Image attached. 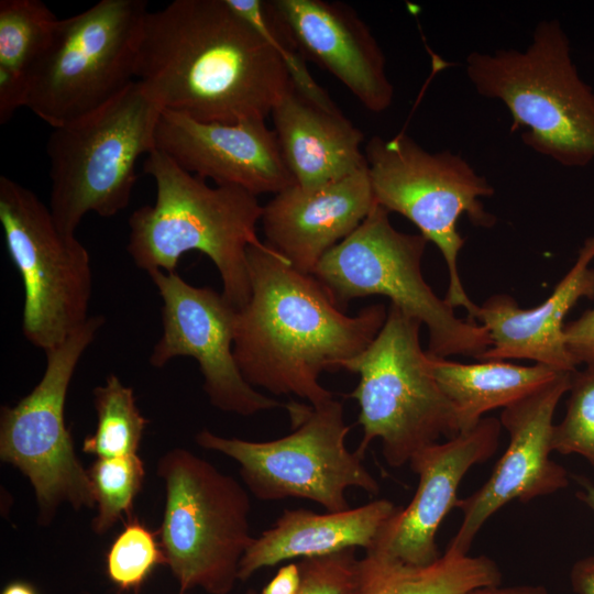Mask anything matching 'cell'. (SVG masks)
<instances>
[{
  "label": "cell",
  "mask_w": 594,
  "mask_h": 594,
  "mask_svg": "<svg viewBox=\"0 0 594 594\" xmlns=\"http://www.w3.org/2000/svg\"><path fill=\"white\" fill-rule=\"evenodd\" d=\"M388 216L375 204L362 223L324 254L312 275L340 308L355 298L388 297L427 327L429 355L480 360L492 344L487 330L458 318L454 308L433 293L421 272L427 239L396 230Z\"/></svg>",
  "instance_id": "6"
},
{
  "label": "cell",
  "mask_w": 594,
  "mask_h": 594,
  "mask_svg": "<svg viewBox=\"0 0 594 594\" xmlns=\"http://www.w3.org/2000/svg\"><path fill=\"white\" fill-rule=\"evenodd\" d=\"M594 235L585 240L573 266L540 305L522 309L509 295H494L479 306L480 321L491 338L479 361L527 359L559 372H576L568 350L564 318L581 298H594Z\"/></svg>",
  "instance_id": "20"
},
{
  "label": "cell",
  "mask_w": 594,
  "mask_h": 594,
  "mask_svg": "<svg viewBox=\"0 0 594 594\" xmlns=\"http://www.w3.org/2000/svg\"><path fill=\"white\" fill-rule=\"evenodd\" d=\"M229 7L248 21L274 48L285 65L294 88L318 106L340 110L328 92L317 84L285 31L268 11L265 1L226 0Z\"/></svg>",
  "instance_id": "28"
},
{
  "label": "cell",
  "mask_w": 594,
  "mask_h": 594,
  "mask_svg": "<svg viewBox=\"0 0 594 594\" xmlns=\"http://www.w3.org/2000/svg\"><path fill=\"white\" fill-rule=\"evenodd\" d=\"M162 111L134 80L100 108L53 129L50 210L63 232L75 234L89 212L111 218L129 206L138 160L156 148Z\"/></svg>",
  "instance_id": "5"
},
{
  "label": "cell",
  "mask_w": 594,
  "mask_h": 594,
  "mask_svg": "<svg viewBox=\"0 0 594 594\" xmlns=\"http://www.w3.org/2000/svg\"><path fill=\"white\" fill-rule=\"evenodd\" d=\"M298 564L301 582L297 594H360L355 548L305 558ZM246 594L258 593L250 590Z\"/></svg>",
  "instance_id": "31"
},
{
  "label": "cell",
  "mask_w": 594,
  "mask_h": 594,
  "mask_svg": "<svg viewBox=\"0 0 594 594\" xmlns=\"http://www.w3.org/2000/svg\"><path fill=\"white\" fill-rule=\"evenodd\" d=\"M157 475L166 487L161 547L180 593L199 587L229 594L255 538L249 494L232 476L183 448L161 457Z\"/></svg>",
  "instance_id": "8"
},
{
  "label": "cell",
  "mask_w": 594,
  "mask_h": 594,
  "mask_svg": "<svg viewBox=\"0 0 594 594\" xmlns=\"http://www.w3.org/2000/svg\"><path fill=\"white\" fill-rule=\"evenodd\" d=\"M294 422L292 433L270 441L226 438L207 429L195 441L237 461L245 485L261 501L304 498L337 513L350 508L345 497L350 487L378 493V483L363 459L345 446L350 427L342 403L332 398L307 406Z\"/></svg>",
  "instance_id": "11"
},
{
  "label": "cell",
  "mask_w": 594,
  "mask_h": 594,
  "mask_svg": "<svg viewBox=\"0 0 594 594\" xmlns=\"http://www.w3.org/2000/svg\"><path fill=\"white\" fill-rule=\"evenodd\" d=\"M2 594H36V592L28 583L13 582L3 590Z\"/></svg>",
  "instance_id": "36"
},
{
  "label": "cell",
  "mask_w": 594,
  "mask_h": 594,
  "mask_svg": "<svg viewBox=\"0 0 594 594\" xmlns=\"http://www.w3.org/2000/svg\"><path fill=\"white\" fill-rule=\"evenodd\" d=\"M135 80L163 110L222 123L265 120L293 85L279 55L226 0L148 11Z\"/></svg>",
  "instance_id": "1"
},
{
  "label": "cell",
  "mask_w": 594,
  "mask_h": 594,
  "mask_svg": "<svg viewBox=\"0 0 594 594\" xmlns=\"http://www.w3.org/2000/svg\"><path fill=\"white\" fill-rule=\"evenodd\" d=\"M364 154L375 202L406 217L436 244L448 267L444 300L464 308L468 320L476 322L479 306L464 290L458 268L465 242L458 221L465 213L474 226L493 227L495 217L479 199L493 195V187L460 155L428 152L405 132L391 139L372 136Z\"/></svg>",
  "instance_id": "10"
},
{
  "label": "cell",
  "mask_w": 594,
  "mask_h": 594,
  "mask_svg": "<svg viewBox=\"0 0 594 594\" xmlns=\"http://www.w3.org/2000/svg\"><path fill=\"white\" fill-rule=\"evenodd\" d=\"M0 222L24 289L22 333L45 352L89 318L92 271L88 251L75 234L57 227L50 207L31 189L3 175Z\"/></svg>",
  "instance_id": "12"
},
{
  "label": "cell",
  "mask_w": 594,
  "mask_h": 594,
  "mask_svg": "<svg viewBox=\"0 0 594 594\" xmlns=\"http://www.w3.org/2000/svg\"><path fill=\"white\" fill-rule=\"evenodd\" d=\"M301 574L298 563L283 565L260 594H297Z\"/></svg>",
  "instance_id": "33"
},
{
  "label": "cell",
  "mask_w": 594,
  "mask_h": 594,
  "mask_svg": "<svg viewBox=\"0 0 594 594\" xmlns=\"http://www.w3.org/2000/svg\"><path fill=\"white\" fill-rule=\"evenodd\" d=\"M564 338L576 364L594 365V308L565 324Z\"/></svg>",
  "instance_id": "32"
},
{
  "label": "cell",
  "mask_w": 594,
  "mask_h": 594,
  "mask_svg": "<svg viewBox=\"0 0 594 594\" xmlns=\"http://www.w3.org/2000/svg\"><path fill=\"white\" fill-rule=\"evenodd\" d=\"M466 74L476 91L504 102L512 131L534 151L568 167L594 160V90L579 75L557 20L537 24L525 51L473 52Z\"/></svg>",
  "instance_id": "4"
},
{
  "label": "cell",
  "mask_w": 594,
  "mask_h": 594,
  "mask_svg": "<svg viewBox=\"0 0 594 594\" xmlns=\"http://www.w3.org/2000/svg\"><path fill=\"white\" fill-rule=\"evenodd\" d=\"M375 204L369 168L319 187L295 184L263 206L265 243L294 268L312 275L324 254L349 237Z\"/></svg>",
  "instance_id": "19"
},
{
  "label": "cell",
  "mask_w": 594,
  "mask_h": 594,
  "mask_svg": "<svg viewBox=\"0 0 594 594\" xmlns=\"http://www.w3.org/2000/svg\"><path fill=\"white\" fill-rule=\"evenodd\" d=\"M501 429L498 419L482 418L471 430L417 451L408 462L418 476L416 493L384 524L365 556L406 565H426L439 559L437 531L457 507L458 488L468 471L496 452Z\"/></svg>",
  "instance_id": "16"
},
{
  "label": "cell",
  "mask_w": 594,
  "mask_h": 594,
  "mask_svg": "<svg viewBox=\"0 0 594 594\" xmlns=\"http://www.w3.org/2000/svg\"><path fill=\"white\" fill-rule=\"evenodd\" d=\"M265 4L304 59L340 80L371 112L387 110L394 87L369 25L340 1L271 0Z\"/></svg>",
  "instance_id": "18"
},
{
  "label": "cell",
  "mask_w": 594,
  "mask_h": 594,
  "mask_svg": "<svg viewBox=\"0 0 594 594\" xmlns=\"http://www.w3.org/2000/svg\"><path fill=\"white\" fill-rule=\"evenodd\" d=\"M155 140L156 148L182 168L218 186H235L257 196L276 195L296 184L265 120L205 122L163 110Z\"/></svg>",
  "instance_id": "17"
},
{
  "label": "cell",
  "mask_w": 594,
  "mask_h": 594,
  "mask_svg": "<svg viewBox=\"0 0 594 594\" xmlns=\"http://www.w3.org/2000/svg\"><path fill=\"white\" fill-rule=\"evenodd\" d=\"M360 594H461L502 584V571L487 556L444 551L426 565L378 561L364 556L358 565Z\"/></svg>",
  "instance_id": "24"
},
{
  "label": "cell",
  "mask_w": 594,
  "mask_h": 594,
  "mask_svg": "<svg viewBox=\"0 0 594 594\" xmlns=\"http://www.w3.org/2000/svg\"><path fill=\"white\" fill-rule=\"evenodd\" d=\"M274 132L297 185L319 187L367 168L359 128L341 110L324 109L294 86L274 106Z\"/></svg>",
  "instance_id": "21"
},
{
  "label": "cell",
  "mask_w": 594,
  "mask_h": 594,
  "mask_svg": "<svg viewBox=\"0 0 594 594\" xmlns=\"http://www.w3.org/2000/svg\"><path fill=\"white\" fill-rule=\"evenodd\" d=\"M570 582L575 594H594V554L573 564Z\"/></svg>",
  "instance_id": "34"
},
{
  "label": "cell",
  "mask_w": 594,
  "mask_h": 594,
  "mask_svg": "<svg viewBox=\"0 0 594 594\" xmlns=\"http://www.w3.org/2000/svg\"><path fill=\"white\" fill-rule=\"evenodd\" d=\"M397 508L388 499H377L337 513L285 509L245 551L239 580L246 581L260 569L295 558L322 557L356 547L366 551Z\"/></svg>",
  "instance_id": "22"
},
{
  "label": "cell",
  "mask_w": 594,
  "mask_h": 594,
  "mask_svg": "<svg viewBox=\"0 0 594 594\" xmlns=\"http://www.w3.org/2000/svg\"><path fill=\"white\" fill-rule=\"evenodd\" d=\"M92 395L97 427L84 440L82 451L98 458L138 454L148 421L136 406L133 389L109 374Z\"/></svg>",
  "instance_id": "26"
},
{
  "label": "cell",
  "mask_w": 594,
  "mask_h": 594,
  "mask_svg": "<svg viewBox=\"0 0 594 594\" xmlns=\"http://www.w3.org/2000/svg\"><path fill=\"white\" fill-rule=\"evenodd\" d=\"M421 322L389 306L384 326L359 355L341 369L356 373L348 395L359 404L363 438L360 458L375 439L392 468L407 464L420 449L460 433L455 411L432 376L420 345Z\"/></svg>",
  "instance_id": "7"
},
{
  "label": "cell",
  "mask_w": 594,
  "mask_h": 594,
  "mask_svg": "<svg viewBox=\"0 0 594 594\" xmlns=\"http://www.w3.org/2000/svg\"><path fill=\"white\" fill-rule=\"evenodd\" d=\"M578 497L594 512V485L583 484V488L578 492Z\"/></svg>",
  "instance_id": "37"
},
{
  "label": "cell",
  "mask_w": 594,
  "mask_h": 594,
  "mask_svg": "<svg viewBox=\"0 0 594 594\" xmlns=\"http://www.w3.org/2000/svg\"><path fill=\"white\" fill-rule=\"evenodd\" d=\"M166 563L155 536L138 520L129 522L107 554L109 579L121 590L139 587L153 569Z\"/></svg>",
  "instance_id": "30"
},
{
  "label": "cell",
  "mask_w": 594,
  "mask_h": 594,
  "mask_svg": "<svg viewBox=\"0 0 594 594\" xmlns=\"http://www.w3.org/2000/svg\"><path fill=\"white\" fill-rule=\"evenodd\" d=\"M87 471L97 506L91 528L103 535L132 508L144 480V464L138 454L98 458Z\"/></svg>",
  "instance_id": "27"
},
{
  "label": "cell",
  "mask_w": 594,
  "mask_h": 594,
  "mask_svg": "<svg viewBox=\"0 0 594 594\" xmlns=\"http://www.w3.org/2000/svg\"><path fill=\"white\" fill-rule=\"evenodd\" d=\"M565 416L553 426L552 449L579 454L594 468V365L573 373Z\"/></svg>",
  "instance_id": "29"
},
{
  "label": "cell",
  "mask_w": 594,
  "mask_h": 594,
  "mask_svg": "<svg viewBox=\"0 0 594 594\" xmlns=\"http://www.w3.org/2000/svg\"><path fill=\"white\" fill-rule=\"evenodd\" d=\"M461 594H548V591L542 585L502 586L499 584L475 587Z\"/></svg>",
  "instance_id": "35"
},
{
  "label": "cell",
  "mask_w": 594,
  "mask_h": 594,
  "mask_svg": "<svg viewBox=\"0 0 594 594\" xmlns=\"http://www.w3.org/2000/svg\"><path fill=\"white\" fill-rule=\"evenodd\" d=\"M428 364L455 411L460 433L474 428L485 413L506 408L561 373L541 364L524 366L504 361L469 364L429 354Z\"/></svg>",
  "instance_id": "23"
},
{
  "label": "cell",
  "mask_w": 594,
  "mask_h": 594,
  "mask_svg": "<svg viewBox=\"0 0 594 594\" xmlns=\"http://www.w3.org/2000/svg\"><path fill=\"white\" fill-rule=\"evenodd\" d=\"M58 18L41 0L0 1V123L24 107L30 74Z\"/></svg>",
  "instance_id": "25"
},
{
  "label": "cell",
  "mask_w": 594,
  "mask_h": 594,
  "mask_svg": "<svg viewBox=\"0 0 594 594\" xmlns=\"http://www.w3.org/2000/svg\"><path fill=\"white\" fill-rule=\"evenodd\" d=\"M103 323L102 316H91L65 341L45 351L46 366L37 385L14 406L1 407L0 459L31 482L42 525L51 522L63 503L77 510L96 506L88 471L76 457L64 411L78 362Z\"/></svg>",
  "instance_id": "13"
},
{
  "label": "cell",
  "mask_w": 594,
  "mask_h": 594,
  "mask_svg": "<svg viewBox=\"0 0 594 594\" xmlns=\"http://www.w3.org/2000/svg\"><path fill=\"white\" fill-rule=\"evenodd\" d=\"M148 275L162 299V336L150 354L153 367H164L177 356L195 359L210 404L224 413L252 416L293 408L261 394L243 377L233 354L237 309L222 294L194 286L176 272Z\"/></svg>",
  "instance_id": "14"
},
{
  "label": "cell",
  "mask_w": 594,
  "mask_h": 594,
  "mask_svg": "<svg viewBox=\"0 0 594 594\" xmlns=\"http://www.w3.org/2000/svg\"><path fill=\"white\" fill-rule=\"evenodd\" d=\"M143 170L156 185L153 205L129 218L128 253L147 274L175 272L187 252L207 255L217 267L222 295L238 310L251 295L248 250L262 246L256 232L263 206L257 196L235 186L210 187L158 148L146 155Z\"/></svg>",
  "instance_id": "3"
},
{
  "label": "cell",
  "mask_w": 594,
  "mask_h": 594,
  "mask_svg": "<svg viewBox=\"0 0 594 594\" xmlns=\"http://www.w3.org/2000/svg\"><path fill=\"white\" fill-rule=\"evenodd\" d=\"M572 375L561 372L504 408L499 421L508 432V446L488 480L476 492L459 499L457 507L462 512V521L447 552L468 554L483 525L506 504L527 503L568 486V472L551 460L550 453L554 411L571 387Z\"/></svg>",
  "instance_id": "15"
},
{
  "label": "cell",
  "mask_w": 594,
  "mask_h": 594,
  "mask_svg": "<svg viewBox=\"0 0 594 594\" xmlns=\"http://www.w3.org/2000/svg\"><path fill=\"white\" fill-rule=\"evenodd\" d=\"M146 0H100L58 19L32 69L24 107L53 129L100 108L132 81Z\"/></svg>",
  "instance_id": "9"
},
{
  "label": "cell",
  "mask_w": 594,
  "mask_h": 594,
  "mask_svg": "<svg viewBox=\"0 0 594 594\" xmlns=\"http://www.w3.org/2000/svg\"><path fill=\"white\" fill-rule=\"evenodd\" d=\"M251 295L237 310L233 354L245 381L274 395H295L312 407L333 398L319 383L324 371L363 352L385 323L373 304L345 315L311 274L292 266L267 243L250 246Z\"/></svg>",
  "instance_id": "2"
}]
</instances>
